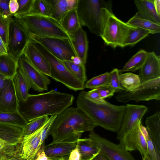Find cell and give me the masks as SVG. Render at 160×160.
<instances>
[{"label": "cell", "instance_id": "obj_14", "mask_svg": "<svg viewBox=\"0 0 160 160\" xmlns=\"http://www.w3.org/2000/svg\"><path fill=\"white\" fill-rule=\"evenodd\" d=\"M141 121L125 136L119 141V143L128 151L138 150L142 156L148 157L146 140L141 128Z\"/></svg>", "mask_w": 160, "mask_h": 160}, {"label": "cell", "instance_id": "obj_40", "mask_svg": "<svg viewBox=\"0 0 160 160\" xmlns=\"http://www.w3.org/2000/svg\"><path fill=\"white\" fill-rule=\"evenodd\" d=\"M119 75V70L117 68H114L109 72V82L108 85L114 89L116 92L125 90L120 84Z\"/></svg>", "mask_w": 160, "mask_h": 160}, {"label": "cell", "instance_id": "obj_28", "mask_svg": "<svg viewBox=\"0 0 160 160\" xmlns=\"http://www.w3.org/2000/svg\"><path fill=\"white\" fill-rule=\"evenodd\" d=\"M59 23L69 37L73 35L78 29L82 27L76 8L68 12Z\"/></svg>", "mask_w": 160, "mask_h": 160}, {"label": "cell", "instance_id": "obj_58", "mask_svg": "<svg viewBox=\"0 0 160 160\" xmlns=\"http://www.w3.org/2000/svg\"><path fill=\"white\" fill-rule=\"evenodd\" d=\"M23 160H30L28 159H23Z\"/></svg>", "mask_w": 160, "mask_h": 160}, {"label": "cell", "instance_id": "obj_38", "mask_svg": "<svg viewBox=\"0 0 160 160\" xmlns=\"http://www.w3.org/2000/svg\"><path fill=\"white\" fill-rule=\"evenodd\" d=\"M13 16L5 18L0 14V37L7 47L10 22Z\"/></svg>", "mask_w": 160, "mask_h": 160}, {"label": "cell", "instance_id": "obj_11", "mask_svg": "<svg viewBox=\"0 0 160 160\" xmlns=\"http://www.w3.org/2000/svg\"><path fill=\"white\" fill-rule=\"evenodd\" d=\"M89 138L100 149V153L108 160H135L129 151L119 143H114L93 131L90 132Z\"/></svg>", "mask_w": 160, "mask_h": 160}, {"label": "cell", "instance_id": "obj_3", "mask_svg": "<svg viewBox=\"0 0 160 160\" xmlns=\"http://www.w3.org/2000/svg\"><path fill=\"white\" fill-rule=\"evenodd\" d=\"M84 91L81 92L77 98V108L97 127L117 132L121 126L126 106L115 105L107 101L104 104L94 103L85 98Z\"/></svg>", "mask_w": 160, "mask_h": 160}, {"label": "cell", "instance_id": "obj_41", "mask_svg": "<svg viewBox=\"0 0 160 160\" xmlns=\"http://www.w3.org/2000/svg\"><path fill=\"white\" fill-rule=\"evenodd\" d=\"M84 94L86 98L95 103L104 104L107 102L101 98L97 88L92 89L88 92L84 91Z\"/></svg>", "mask_w": 160, "mask_h": 160}, {"label": "cell", "instance_id": "obj_8", "mask_svg": "<svg viewBox=\"0 0 160 160\" xmlns=\"http://www.w3.org/2000/svg\"><path fill=\"white\" fill-rule=\"evenodd\" d=\"M31 40L30 35L23 25L18 18L13 16L9 25L7 47L8 54L18 61Z\"/></svg>", "mask_w": 160, "mask_h": 160}, {"label": "cell", "instance_id": "obj_35", "mask_svg": "<svg viewBox=\"0 0 160 160\" xmlns=\"http://www.w3.org/2000/svg\"><path fill=\"white\" fill-rule=\"evenodd\" d=\"M29 14H37L52 17L51 7L48 0H34L32 8Z\"/></svg>", "mask_w": 160, "mask_h": 160}, {"label": "cell", "instance_id": "obj_29", "mask_svg": "<svg viewBox=\"0 0 160 160\" xmlns=\"http://www.w3.org/2000/svg\"><path fill=\"white\" fill-rule=\"evenodd\" d=\"M148 55V52L141 49L132 56L125 63L122 69L119 70L120 74L123 72H134L141 67L144 63Z\"/></svg>", "mask_w": 160, "mask_h": 160}, {"label": "cell", "instance_id": "obj_19", "mask_svg": "<svg viewBox=\"0 0 160 160\" xmlns=\"http://www.w3.org/2000/svg\"><path fill=\"white\" fill-rule=\"evenodd\" d=\"M69 39L79 62L85 65L88 50V41L86 32L80 27Z\"/></svg>", "mask_w": 160, "mask_h": 160}, {"label": "cell", "instance_id": "obj_27", "mask_svg": "<svg viewBox=\"0 0 160 160\" xmlns=\"http://www.w3.org/2000/svg\"><path fill=\"white\" fill-rule=\"evenodd\" d=\"M18 69V61L8 54L0 55V74L12 79Z\"/></svg>", "mask_w": 160, "mask_h": 160}, {"label": "cell", "instance_id": "obj_49", "mask_svg": "<svg viewBox=\"0 0 160 160\" xmlns=\"http://www.w3.org/2000/svg\"><path fill=\"white\" fill-rule=\"evenodd\" d=\"M21 152L15 155L6 157L2 159V160H23Z\"/></svg>", "mask_w": 160, "mask_h": 160}, {"label": "cell", "instance_id": "obj_23", "mask_svg": "<svg viewBox=\"0 0 160 160\" xmlns=\"http://www.w3.org/2000/svg\"><path fill=\"white\" fill-rule=\"evenodd\" d=\"M145 124L149 135L157 151L160 153V112L157 111L147 118Z\"/></svg>", "mask_w": 160, "mask_h": 160}, {"label": "cell", "instance_id": "obj_39", "mask_svg": "<svg viewBox=\"0 0 160 160\" xmlns=\"http://www.w3.org/2000/svg\"><path fill=\"white\" fill-rule=\"evenodd\" d=\"M19 4L18 11L13 14V16L18 18L30 14L34 0H17Z\"/></svg>", "mask_w": 160, "mask_h": 160}, {"label": "cell", "instance_id": "obj_34", "mask_svg": "<svg viewBox=\"0 0 160 160\" xmlns=\"http://www.w3.org/2000/svg\"><path fill=\"white\" fill-rule=\"evenodd\" d=\"M119 77L120 84L125 91H132L141 84L138 75L132 73L121 74Z\"/></svg>", "mask_w": 160, "mask_h": 160}, {"label": "cell", "instance_id": "obj_54", "mask_svg": "<svg viewBox=\"0 0 160 160\" xmlns=\"http://www.w3.org/2000/svg\"><path fill=\"white\" fill-rule=\"evenodd\" d=\"M50 160H66L65 158L63 157H56L53 158H49Z\"/></svg>", "mask_w": 160, "mask_h": 160}, {"label": "cell", "instance_id": "obj_18", "mask_svg": "<svg viewBox=\"0 0 160 160\" xmlns=\"http://www.w3.org/2000/svg\"><path fill=\"white\" fill-rule=\"evenodd\" d=\"M23 54L36 69L46 75L49 76L51 68L49 63L32 42L30 41L27 45Z\"/></svg>", "mask_w": 160, "mask_h": 160}, {"label": "cell", "instance_id": "obj_26", "mask_svg": "<svg viewBox=\"0 0 160 160\" xmlns=\"http://www.w3.org/2000/svg\"><path fill=\"white\" fill-rule=\"evenodd\" d=\"M77 145L80 160H93L100 153V149L89 138L78 139Z\"/></svg>", "mask_w": 160, "mask_h": 160}, {"label": "cell", "instance_id": "obj_2", "mask_svg": "<svg viewBox=\"0 0 160 160\" xmlns=\"http://www.w3.org/2000/svg\"><path fill=\"white\" fill-rule=\"evenodd\" d=\"M97 126L83 112L77 108L69 107L58 114L50 128V143L77 141L86 132L93 131Z\"/></svg>", "mask_w": 160, "mask_h": 160}, {"label": "cell", "instance_id": "obj_45", "mask_svg": "<svg viewBox=\"0 0 160 160\" xmlns=\"http://www.w3.org/2000/svg\"><path fill=\"white\" fill-rule=\"evenodd\" d=\"M9 0H0V14L5 18L13 16V14H11L9 11Z\"/></svg>", "mask_w": 160, "mask_h": 160}, {"label": "cell", "instance_id": "obj_37", "mask_svg": "<svg viewBox=\"0 0 160 160\" xmlns=\"http://www.w3.org/2000/svg\"><path fill=\"white\" fill-rule=\"evenodd\" d=\"M48 116L35 118L28 122L23 128V136L30 135L44 125L49 119Z\"/></svg>", "mask_w": 160, "mask_h": 160}, {"label": "cell", "instance_id": "obj_56", "mask_svg": "<svg viewBox=\"0 0 160 160\" xmlns=\"http://www.w3.org/2000/svg\"><path fill=\"white\" fill-rule=\"evenodd\" d=\"M0 143H1V144H2V145H7V144H8L5 143L2 140H1L0 139Z\"/></svg>", "mask_w": 160, "mask_h": 160}, {"label": "cell", "instance_id": "obj_43", "mask_svg": "<svg viewBox=\"0 0 160 160\" xmlns=\"http://www.w3.org/2000/svg\"><path fill=\"white\" fill-rule=\"evenodd\" d=\"M58 115H51L46 122L41 133L40 146L41 147L43 142L49 135L51 126Z\"/></svg>", "mask_w": 160, "mask_h": 160}, {"label": "cell", "instance_id": "obj_47", "mask_svg": "<svg viewBox=\"0 0 160 160\" xmlns=\"http://www.w3.org/2000/svg\"><path fill=\"white\" fill-rule=\"evenodd\" d=\"M9 8L11 14H15L18 10L19 4L17 0H10L9 3Z\"/></svg>", "mask_w": 160, "mask_h": 160}, {"label": "cell", "instance_id": "obj_57", "mask_svg": "<svg viewBox=\"0 0 160 160\" xmlns=\"http://www.w3.org/2000/svg\"><path fill=\"white\" fill-rule=\"evenodd\" d=\"M2 159L1 156L0 155V160H2Z\"/></svg>", "mask_w": 160, "mask_h": 160}, {"label": "cell", "instance_id": "obj_21", "mask_svg": "<svg viewBox=\"0 0 160 160\" xmlns=\"http://www.w3.org/2000/svg\"><path fill=\"white\" fill-rule=\"evenodd\" d=\"M134 2L138 10L135 16L160 25V16L155 10L153 0H135Z\"/></svg>", "mask_w": 160, "mask_h": 160}, {"label": "cell", "instance_id": "obj_7", "mask_svg": "<svg viewBox=\"0 0 160 160\" xmlns=\"http://www.w3.org/2000/svg\"><path fill=\"white\" fill-rule=\"evenodd\" d=\"M119 102L126 103L131 101L136 102L160 100V77L141 83L132 91L118 92L115 96Z\"/></svg>", "mask_w": 160, "mask_h": 160}, {"label": "cell", "instance_id": "obj_1", "mask_svg": "<svg viewBox=\"0 0 160 160\" xmlns=\"http://www.w3.org/2000/svg\"><path fill=\"white\" fill-rule=\"evenodd\" d=\"M73 95L52 89L37 94H29L26 100L19 101L18 111L27 122L39 117L58 115L72 104Z\"/></svg>", "mask_w": 160, "mask_h": 160}, {"label": "cell", "instance_id": "obj_42", "mask_svg": "<svg viewBox=\"0 0 160 160\" xmlns=\"http://www.w3.org/2000/svg\"><path fill=\"white\" fill-rule=\"evenodd\" d=\"M147 143L148 157L151 160H160V153L155 149L149 135L145 138Z\"/></svg>", "mask_w": 160, "mask_h": 160}, {"label": "cell", "instance_id": "obj_24", "mask_svg": "<svg viewBox=\"0 0 160 160\" xmlns=\"http://www.w3.org/2000/svg\"><path fill=\"white\" fill-rule=\"evenodd\" d=\"M77 142V140L53 144L49 143L44 147V151L47 156L50 158L68 156L76 147Z\"/></svg>", "mask_w": 160, "mask_h": 160}, {"label": "cell", "instance_id": "obj_60", "mask_svg": "<svg viewBox=\"0 0 160 160\" xmlns=\"http://www.w3.org/2000/svg\"></svg>", "mask_w": 160, "mask_h": 160}, {"label": "cell", "instance_id": "obj_4", "mask_svg": "<svg viewBox=\"0 0 160 160\" xmlns=\"http://www.w3.org/2000/svg\"><path fill=\"white\" fill-rule=\"evenodd\" d=\"M76 9L81 26L100 37L108 13L112 12L111 1L78 0Z\"/></svg>", "mask_w": 160, "mask_h": 160}, {"label": "cell", "instance_id": "obj_33", "mask_svg": "<svg viewBox=\"0 0 160 160\" xmlns=\"http://www.w3.org/2000/svg\"><path fill=\"white\" fill-rule=\"evenodd\" d=\"M28 122L18 111L14 112L0 111V123L16 125L24 128Z\"/></svg>", "mask_w": 160, "mask_h": 160}, {"label": "cell", "instance_id": "obj_6", "mask_svg": "<svg viewBox=\"0 0 160 160\" xmlns=\"http://www.w3.org/2000/svg\"><path fill=\"white\" fill-rule=\"evenodd\" d=\"M46 59L51 68L49 77L75 91L84 89V84L67 69L62 62L49 52L38 42L31 41Z\"/></svg>", "mask_w": 160, "mask_h": 160}, {"label": "cell", "instance_id": "obj_16", "mask_svg": "<svg viewBox=\"0 0 160 160\" xmlns=\"http://www.w3.org/2000/svg\"><path fill=\"white\" fill-rule=\"evenodd\" d=\"M139 71L141 83L160 78V56L153 52H148L144 63Z\"/></svg>", "mask_w": 160, "mask_h": 160}, {"label": "cell", "instance_id": "obj_15", "mask_svg": "<svg viewBox=\"0 0 160 160\" xmlns=\"http://www.w3.org/2000/svg\"><path fill=\"white\" fill-rule=\"evenodd\" d=\"M19 100L12 79H6L0 92V111L14 112L18 111Z\"/></svg>", "mask_w": 160, "mask_h": 160}, {"label": "cell", "instance_id": "obj_59", "mask_svg": "<svg viewBox=\"0 0 160 160\" xmlns=\"http://www.w3.org/2000/svg\"></svg>", "mask_w": 160, "mask_h": 160}, {"label": "cell", "instance_id": "obj_53", "mask_svg": "<svg viewBox=\"0 0 160 160\" xmlns=\"http://www.w3.org/2000/svg\"><path fill=\"white\" fill-rule=\"evenodd\" d=\"M93 160H108L104 156L99 153Z\"/></svg>", "mask_w": 160, "mask_h": 160}, {"label": "cell", "instance_id": "obj_51", "mask_svg": "<svg viewBox=\"0 0 160 160\" xmlns=\"http://www.w3.org/2000/svg\"><path fill=\"white\" fill-rule=\"evenodd\" d=\"M155 10L158 15L160 16V0H153Z\"/></svg>", "mask_w": 160, "mask_h": 160}, {"label": "cell", "instance_id": "obj_12", "mask_svg": "<svg viewBox=\"0 0 160 160\" xmlns=\"http://www.w3.org/2000/svg\"><path fill=\"white\" fill-rule=\"evenodd\" d=\"M18 68L25 75L34 91L42 92L48 90L51 82L48 76L34 67L22 54L18 60Z\"/></svg>", "mask_w": 160, "mask_h": 160}, {"label": "cell", "instance_id": "obj_32", "mask_svg": "<svg viewBox=\"0 0 160 160\" xmlns=\"http://www.w3.org/2000/svg\"><path fill=\"white\" fill-rule=\"evenodd\" d=\"M64 65L83 84L87 80L85 65L80 62L72 61H61Z\"/></svg>", "mask_w": 160, "mask_h": 160}, {"label": "cell", "instance_id": "obj_36", "mask_svg": "<svg viewBox=\"0 0 160 160\" xmlns=\"http://www.w3.org/2000/svg\"><path fill=\"white\" fill-rule=\"evenodd\" d=\"M109 72L104 73L95 77L87 81L84 85L85 88L92 89L109 85Z\"/></svg>", "mask_w": 160, "mask_h": 160}, {"label": "cell", "instance_id": "obj_44", "mask_svg": "<svg viewBox=\"0 0 160 160\" xmlns=\"http://www.w3.org/2000/svg\"><path fill=\"white\" fill-rule=\"evenodd\" d=\"M97 89L101 98L103 99L113 96L116 92L115 90L109 85Z\"/></svg>", "mask_w": 160, "mask_h": 160}, {"label": "cell", "instance_id": "obj_25", "mask_svg": "<svg viewBox=\"0 0 160 160\" xmlns=\"http://www.w3.org/2000/svg\"><path fill=\"white\" fill-rule=\"evenodd\" d=\"M12 79L18 100L19 101H25L29 94V90L32 88L29 81L18 68Z\"/></svg>", "mask_w": 160, "mask_h": 160}, {"label": "cell", "instance_id": "obj_52", "mask_svg": "<svg viewBox=\"0 0 160 160\" xmlns=\"http://www.w3.org/2000/svg\"><path fill=\"white\" fill-rule=\"evenodd\" d=\"M6 79L4 77L0 74V92L3 86Z\"/></svg>", "mask_w": 160, "mask_h": 160}, {"label": "cell", "instance_id": "obj_22", "mask_svg": "<svg viewBox=\"0 0 160 160\" xmlns=\"http://www.w3.org/2000/svg\"><path fill=\"white\" fill-rule=\"evenodd\" d=\"M78 0H48L52 9V17L58 22L69 11L77 8Z\"/></svg>", "mask_w": 160, "mask_h": 160}, {"label": "cell", "instance_id": "obj_5", "mask_svg": "<svg viewBox=\"0 0 160 160\" xmlns=\"http://www.w3.org/2000/svg\"><path fill=\"white\" fill-rule=\"evenodd\" d=\"M18 18L30 35L69 38L59 22L52 17L29 14Z\"/></svg>", "mask_w": 160, "mask_h": 160}, {"label": "cell", "instance_id": "obj_46", "mask_svg": "<svg viewBox=\"0 0 160 160\" xmlns=\"http://www.w3.org/2000/svg\"><path fill=\"white\" fill-rule=\"evenodd\" d=\"M36 157V158L34 160H50V158L45 154L44 151V146L42 144L37 152Z\"/></svg>", "mask_w": 160, "mask_h": 160}, {"label": "cell", "instance_id": "obj_48", "mask_svg": "<svg viewBox=\"0 0 160 160\" xmlns=\"http://www.w3.org/2000/svg\"><path fill=\"white\" fill-rule=\"evenodd\" d=\"M69 155L68 159L66 160H80V154L77 145Z\"/></svg>", "mask_w": 160, "mask_h": 160}, {"label": "cell", "instance_id": "obj_9", "mask_svg": "<svg viewBox=\"0 0 160 160\" xmlns=\"http://www.w3.org/2000/svg\"><path fill=\"white\" fill-rule=\"evenodd\" d=\"M134 27L122 21L112 12L109 11L106 19L100 37L108 45L113 48L121 47L127 32Z\"/></svg>", "mask_w": 160, "mask_h": 160}, {"label": "cell", "instance_id": "obj_17", "mask_svg": "<svg viewBox=\"0 0 160 160\" xmlns=\"http://www.w3.org/2000/svg\"><path fill=\"white\" fill-rule=\"evenodd\" d=\"M46 123L32 133L23 137L21 143V150L22 157L23 159H34L41 148L40 143L41 133Z\"/></svg>", "mask_w": 160, "mask_h": 160}, {"label": "cell", "instance_id": "obj_55", "mask_svg": "<svg viewBox=\"0 0 160 160\" xmlns=\"http://www.w3.org/2000/svg\"><path fill=\"white\" fill-rule=\"evenodd\" d=\"M142 157V160H151L148 157L143 156Z\"/></svg>", "mask_w": 160, "mask_h": 160}, {"label": "cell", "instance_id": "obj_10", "mask_svg": "<svg viewBox=\"0 0 160 160\" xmlns=\"http://www.w3.org/2000/svg\"><path fill=\"white\" fill-rule=\"evenodd\" d=\"M30 36L31 41L40 44L61 61H75L77 58L69 38Z\"/></svg>", "mask_w": 160, "mask_h": 160}, {"label": "cell", "instance_id": "obj_20", "mask_svg": "<svg viewBox=\"0 0 160 160\" xmlns=\"http://www.w3.org/2000/svg\"><path fill=\"white\" fill-rule=\"evenodd\" d=\"M23 127L0 123V139L11 145L21 143L23 137Z\"/></svg>", "mask_w": 160, "mask_h": 160}, {"label": "cell", "instance_id": "obj_50", "mask_svg": "<svg viewBox=\"0 0 160 160\" xmlns=\"http://www.w3.org/2000/svg\"><path fill=\"white\" fill-rule=\"evenodd\" d=\"M8 54L7 48L0 37V55Z\"/></svg>", "mask_w": 160, "mask_h": 160}, {"label": "cell", "instance_id": "obj_13", "mask_svg": "<svg viewBox=\"0 0 160 160\" xmlns=\"http://www.w3.org/2000/svg\"><path fill=\"white\" fill-rule=\"evenodd\" d=\"M148 110L145 106L127 104L120 128L117 132V139L120 140L132 131L141 121Z\"/></svg>", "mask_w": 160, "mask_h": 160}, {"label": "cell", "instance_id": "obj_31", "mask_svg": "<svg viewBox=\"0 0 160 160\" xmlns=\"http://www.w3.org/2000/svg\"><path fill=\"white\" fill-rule=\"evenodd\" d=\"M128 24L148 31L152 34L160 32V25L150 20L142 19L135 15L127 22Z\"/></svg>", "mask_w": 160, "mask_h": 160}, {"label": "cell", "instance_id": "obj_30", "mask_svg": "<svg viewBox=\"0 0 160 160\" xmlns=\"http://www.w3.org/2000/svg\"><path fill=\"white\" fill-rule=\"evenodd\" d=\"M149 32L143 29L134 27L127 32L121 47L132 46L145 38Z\"/></svg>", "mask_w": 160, "mask_h": 160}]
</instances>
